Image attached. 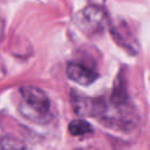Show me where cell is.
I'll use <instances>...</instances> for the list:
<instances>
[{
  "label": "cell",
  "mask_w": 150,
  "mask_h": 150,
  "mask_svg": "<svg viewBox=\"0 0 150 150\" xmlns=\"http://www.w3.org/2000/svg\"><path fill=\"white\" fill-rule=\"evenodd\" d=\"M96 118L108 128L130 131L138 121L136 109L131 103L123 76L120 74L112 88L111 94L100 97V108Z\"/></svg>",
  "instance_id": "1"
},
{
  "label": "cell",
  "mask_w": 150,
  "mask_h": 150,
  "mask_svg": "<svg viewBox=\"0 0 150 150\" xmlns=\"http://www.w3.org/2000/svg\"><path fill=\"white\" fill-rule=\"evenodd\" d=\"M20 115L36 124H48L53 118L52 103L46 93L35 86H22L19 90Z\"/></svg>",
  "instance_id": "2"
},
{
  "label": "cell",
  "mask_w": 150,
  "mask_h": 150,
  "mask_svg": "<svg viewBox=\"0 0 150 150\" xmlns=\"http://www.w3.org/2000/svg\"><path fill=\"white\" fill-rule=\"evenodd\" d=\"M74 21L83 33L91 35L101 33L108 26V15L102 6L90 4L75 15Z\"/></svg>",
  "instance_id": "3"
},
{
  "label": "cell",
  "mask_w": 150,
  "mask_h": 150,
  "mask_svg": "<svg viewBox=\"0 0 150 150\" xmlns=\"http://www.w3.org/2000/svg\"><path fill=\"white\" fill-rule=\"evenodd\" d=\"M67 76L73 82L81 86H89L98 79V73L93 68H89L80 62H70L66 69Z\"/></svg>",
  "instance_id": "4"
},
{
  "label": "cell",
  "mask_w": 150,
  "mask_h": 150,
  "mask_svg": "<svg viewBox=\"0 0 150 150\" xmlns=\"http://www.w3.org/2000/svg\"><path fill=\"white\" fill-rule=\"evenodd\" d=\"M0 150H30L20 138L13 135H5L0 139Z\"/></svg>",
  "instance_id": "5"
},
{
  "label": "cell",
  "mask_w": 150,
  "mask_h": 150,
  "mask_svg": "<svg viewBox=\"0 0 150 150\" xmlns=\"http://www.w3.org/2000/svg\"><path fill=\"white\" fill-rule=\"evenodd\" d=\"M68 131L73 136H84L93 132V127L84 120H74L68 124Z\"/></svg>",
  "instance_id": "6"
},
{
  "label": "cell",
  "mask_w": 150,
  "mask_h": 150,
  "mask_svg": "<svg viewBox=\"0 0 150 150\" xmlns=\"http://www.w3.org/2000/svg\"><path fill=\"white\" fill-rule=\"evenodd\" d=\"M4 33H5V23H4V20L0 18V41L4 36Z\"/></svg>",
  "instance_id": "7"
},
{
  "label": "cell",
  "mask_w": 150,
  "mask_h": 150,
  "mask_svg": "<svg viewBox=\"0 0 150 150\" xmlns=\"http://www.w3.org/2000/svg\"><path fill=\"white\" fill-rule=\"evenodd\" d=\"M77 150H83V149H77Z\"/></svg>",
  "instance_id": "8"
}]
</instances>
